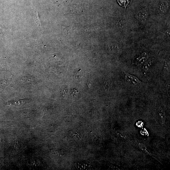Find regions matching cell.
I'll return each instance as SVG.
<instances>
[{"label":"cell","mask_w":170,"mask_h":170,"mask_svg":"<svg viewBox=\"0 0 170 170\" xmlns=\"http://www.w3.org/2000/svg\"><path fill=\"white\" fill-rule=\"evenodd\" d=\"M110 88V84L109 82H106L104 86V89L105 91L108 93L109 90Z\"/></svg>","instance_id":"7"},{"label":"cell","mask_w":170,"mask_h":170,"mask_svg":"<svg viewBox=\"0 0 170 170\" xmlns=\"http://www.w3.org/2000/svg\"><path fill=\"white\" fill-rule=\"evenodd\" d=\"M159 10L161 12L164 13L168 9V5L165 2H162L159 5Z\"/></svg>","instance_id":"5"},{"label":"cell","mask_w":170,"mask_h":170,"mask_svg":"<svg viewBox=\"0 0 170 170\" xmlns=\"http://www.w3.org/2000/svg\"><path fill=\"white\" fill-rule=\"evenodd\" d=\"M77 93L78 91L75 89H73V90L72 91V94L71 95H72L73 96H76V94Z\"/></svg>","instance_id":"9"},{"label":"cell","mask_w":170,"mask_h":170,"mask_svg":"<svg viewBox=\"0 0 170 170\" xmlns=\"http://www.w3.org/2000/svg\"><path fill=\"white\" fill-rule=\"evenodd\" d=\"M148 57L149 56L147 53H143L136 59L135 64L138 66L142 65L147 61Z\"/></svg>","instance_id":"2"},{"label":"cell","mask_w":170,"mask_h":170,"mask_svg":"<svg viewBox=\"0 0 170 170\" xmlns=\"http://www.w3.org/2000/svg\"><path fill=\"white\" fill-rule=\"evenodd\" d=\"M137 16L140 20L144 22L147 18V13L146 10H142L137 14Z\"/></svg>","instance_id":"3"},{"label":"cell","mask_w":170,"mask_h":170,"mask_svg":"<svg viewBox=\"0 0 170 170\" xmlns=\"http://www.w3.org/2000/svg\"><path fill=\"white\" fill-rule=\"evenodd\" d=\"M38 15V14H36V21L37 22V23L38 24V26L39 28H40V21H39V19Z\"/></svg>","instance_id":"8"},{"label":"cell","mask_w":170,"mask_h":170,"mask_svg":"<svg viewBox=\"0 0 170 170\" xmlns=\"http://www.w3.org/2000/svg\"><path fill=\"white\" fill-rule=\"evenodd\" d=\"M151 62H148L145 64L143 66V69L145 72H147L151 66Z\"/></svg>","instance_id":"6"},{"label":"cell","mask_w":170,"mask_h":170,"mask_svg":"<svg viewBox=\"0 0 170 170\" xmlns=\"http://www.w3.org/2000/svg\"><path fill=\"white\" fill-rule=\"evenodd\" d=\"M125 79L127 83L134 86H138L142 83L136 76L128 73H125Z\"/></svg>","instance_id":"1"},{"label":"cell","mask_w":170,"mask_h":170,"mask_svg":"<svg viewBox=\"0 0 170 170\" xmlns=\"http://www.w3.org/2000/svg\"><path fill=\"white\" fill-rule=\"evenodd\" d=\"M117 1L120 5L125 8L128 6L131 2V0H117Z\"/></svg>","instance_id":"4"}]
</instances>
